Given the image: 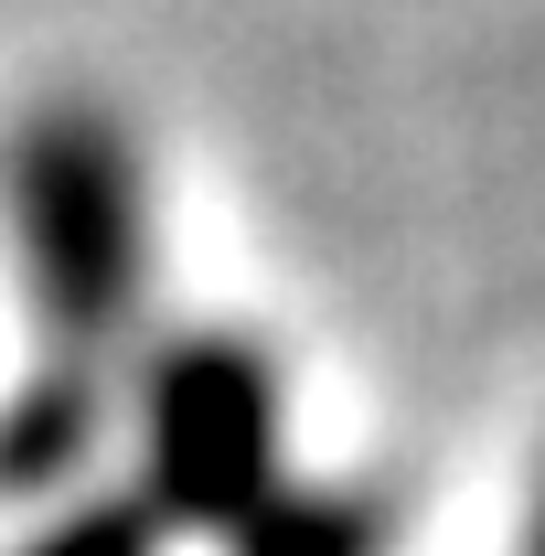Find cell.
Wrapping results in <instances>:
<instances>
[{
    "mask_svg": "<svg viewBox=\"0 0 545 556\" xmlns=\"http://www.w3.org/2000/svg\"><path fill=\"white\" fill-rule=\"evenodd\" d=\"M54 556H129V535H75V546H54Z\"/></svg>",
    "mask_w": 545,
    "mask_h": 556,
    "instance_id": "1",
    "label": "cell"
}]
</instances>
